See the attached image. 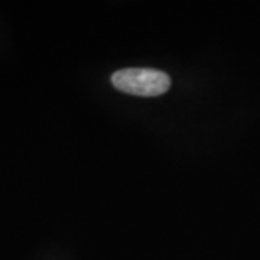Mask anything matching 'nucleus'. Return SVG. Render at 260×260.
Listing matches in <instances>:
<instances>
[{"instance_id":"1","label":"nucleus","mask_w":260,"mask_h":260,"mask_svg":"<svg viewBox=\"0 0 260 260\" xmlns=\"http://www.w3.org/2000/svg\"><path fill=\"white\" fill-rule=\"evenodd\" d=\"M112 83L123 93L158 97L169 90L171 78L167 73L153 68H124L112 75Z\"/></svg>"}]
</instances>
